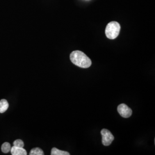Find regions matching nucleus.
I'll return each mask as SVG.
<instances>
[{
  "label": "nucleus",
  "mask_w": 155,
  "mask_h": 155,
  "mask_svg": "<svg viewBox=\"0 0 155 155\" xmlns=\"http://www.w3.org/2000/svg\"><path fill=\"white\" fill-rule=\"evenodd\" d=\"M44 154V152L40 148H33L31 150L29 153L30 155H43Z\"/></svg>",
  "instance_id": "9"
},
{
  "label": "nucleus",
  "mask_w": 155,
  "mask_h": 155,
  "mask_svg": "<svg viewBox=\"0 0 155 155\" xmlns=\"http://www.w3.org/2000/svg\"><path fill=\"white\" fill-rule=\"evenodd\" d=\"M117 111L120 115L124 118H129L132 114V109L125 104H121L118 105Z\"/></svg>",
  "instance_id": "4"
},
{
  "label": "nucleus",
  "mask_w": 155,
  "mask_h": 155,
  "mask_svg": "<svg viewBox=\"0 0 155 155\" xmlns=\"http://www.w3.org/2000/svg\"><path fill=\"white\" fill-rule=\"evenodd\" d=\"M11 144L9 143H7V142L4 143L1 146V150L3 153H7L11 151Z\"/></svg>",
  "instance_id": "8"
},
{
  "label": "nucleus",
  "mask_w": 155,
  "mask_h": 155,
  "mask_svg": "<svg viewBox=\"0 0 155 155\" xmlns=\"http://www.w3.org/2000/svg\"><path fill=\"white\" fill-rule=\"evenodd\" d=\"M12 155H27V150L23 148H18L13 146L11 147V150Z\"/></svg>",
  "instance_id": "5"
},
{
  "label": "nucleus",
  "mask_w": 155,
  "mask_h": 155,
  "mask_svg": "<svg viewBox=\"0 0 155 155\" xmlns=\"http://www.w3.org/2000/svg\"><path fill=\"white\" fill-rule=\"evenodd\" d=\"M120 29L121 26L118 22L116 21L109 22L106 27V36L108 39H116L120 33Z\"/></svg>",
  "instance_id": "2"
},
{
  "label": "nucleus",
  "mask_w": 155,
  "mask_h": 155,
  "mask_svg": "<svg viewBox=\"0 0 155 155\" xmlns=\"http://www.w3.org/2000/svg\"><path fill=\"white\" fill-rule=\"evenodd\" d=\"M51 155H70V153L66 152V151H63L61 150H58L56 148H53L51 150Z\"/></svg>",
  "instance_id": "7"
},
{
  "label": "nucleus",
  "mask_w": 155,
  "mask_h": 155,
  "mask_svg": "<svg viewBox=\"0 0 155 155\" xmlns=\"http://www.w3.org/2000/svg\"><path fill=\"white\" fill-rule=\"evenodd\" d=\"M70 60L77 66L87 68L91 65V61L87 56L81 51H74L70 56Z\"/></svg>",
  "instance_id": "1"
},
{
  "label": "nucleus",
  "mask_w": 155,
  "mask_h": 155,
  "mask_svg": "<svg viewBox=\"0 0 155 155\" xmlns=\"http://www.w3.org/2000/svg\"><path fill=\"white\" fill-rule=\"evenodd\" d=\"M101 133L102 135V144L105 146L110 145L114 139V137L113 136L112 133L106 129H103L101 130Z\"/></svg>",
  "instance_id": "3"
},
{
  "label": "nucleus",
  "mask_w": 155,
  "mask_h": 155,
  "mask_svg": "<svg viewBox=\"0 0 155 155\" xmlns=\"http://www.w3.org/2000/svg\"><path fill=\"white\" fill-rule=\"evenodd\" d=\"M9 107V104L6 100L0 101V113H2L7 110Z\"/></svg>",
  "instance_id": "6"
},
{
  "label": "nucleus",
  "mask_w": 155,
  "mask_h": 155,
  "mask_svg": "<svg viewBox=\"0 0 155 155\" xmlns=\"http://www.w3.org/2000/svg\"><path fill=\"white\" fill-rule=\"evenodd\" d=\"M13 146L18 148H23L24 146V144L21 140L18 139L13 142Z\"/></svg>",
  "instance_id": "10"
}]
</instances>
